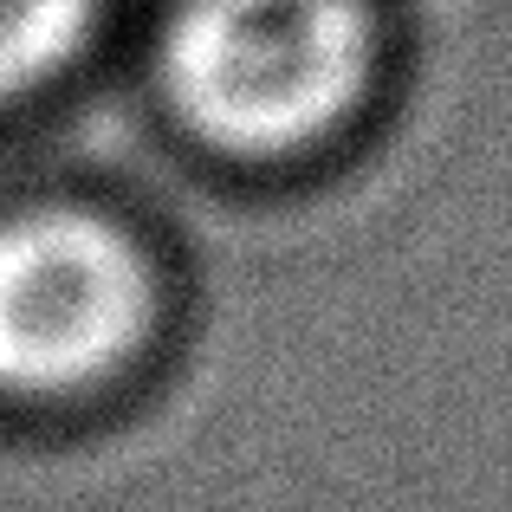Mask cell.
Here are the masks:
<instances>
[{
  "instance_id": "obj_1",
  "label": "cell",
  "mask_w": 512,
  "mask_h": 512,
  "mask_svg": "<svg viewBox=\"0 0 512 512\" xmlns=\"http://www.w3.org/2000/svg\"><path fill=\"white\" fill-rule=\"evenodd\" d=\"M370 78L363 0H175L163 85L195 137L234 156L318 143Z\"/></svg>"
},
{
  "instance_id": "obj_2",
  "label": "cell",
  "mask_w": 512,
  "mask_h": 512,
  "mask_svg": "<svg viewBox=\"0 0 512 512\" xmlns=\"http://www.w3.org/2000/svg\"><path fill=\"white\" fill-rule=\"evenodd\" d=\"M150 260L98 208H20L0 221V389L72 396L143 344Z\"/></svg>"
},
{
  "instance_id": "obj_3",
  "label": "cell",
  "mask_w": 512,
  "mask_h": 512,
  "mask_svg": "<svg viewBox=\"0 0 512 512\" xmlns=\"http://www.w3.org/2000/svg\"><path fill=\"white\" fill-rule=\"evenodd\" d=\"M91 26L98 0H0V104L59 78Z\"/></svg>"
}]
</instances>
